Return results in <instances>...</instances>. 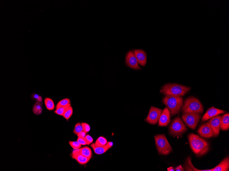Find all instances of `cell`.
I'll return each mask as SVG.
<instances>
[{
    "instance_id": "28",
    "label": "cell",
    "mask_w": 229,
    "mask_h": 171,
    "mask_svg": "<svg viewBox=\"0 0 229 171\" xmlns=\"http://www.w3.org/2000/svg\"><path fill=\"white\" fill-rule=\"evenodd\" d=\"M69 144L70 146L75 150H77V149H79L82 146V145L80 144L78 141H76V142L69 141Z\"/></svg>"
},
{
    "instance_id": "16",
    "label": "cell",
    "mask_w": 229,
    "mask_h": 171,
    "mask_svg": "<svg viewBox=\"0 0 229 171\" xmlns=\"http://www.w3.org/2000/svg\"><path fill=\"white\" fill-rule=\"evenodd\" d=\"M229 169V157H226L220 164L213 169L212 171H228Z\"/></svg>"
},
{
    "instance_id": "19",
    "label": "cell",
    "mask_w": 229,
    "mask_h": 171,
    "mask_svg": "<svg viewBox=\"0 0 229 171\" xmlns=\"http://www.w3.org/2000/svg\"><path fill=\"white\" fill-rule=\"evenodd\" d=\"M186 169L187 171H212L211 169L208 170H199L196 169L193 166L191 161L190 157H188L186 164L185 165Z\"/></svg>"
},
{
    "instance_id": "31",
    "label": "cell",
    "mask_w": 229,
    "mask_h": 171,
    "mask_svg": "<svg viewBox=\"0 0 229 171\" xmlns=\"http://www.w3.org/2000/svg\"><path fill=\"white\" fill-rule=\"evenodd\" d=\"M77 141L79 142L81 145L85 146L87 145V142L85 139V138L81 137L78 138Z\"/></svg>"
},
{
    "instance_id": "5",
    "label": "cell",
    "mask_w": 229,
    "mask_h": 171,
    "mask_svg": "<svg viewBox=\"0 0 229 171\" xmlns=\"http://www.w3.org/2000/svg\"><path fill=\"white\" fill-rule=\"evenodd\" d=\"M154 139L158 153L161 155H168L172 151V148L164 134L155 136Z\"/></svg>"
},
{
    "instance_id": "30",
    "label": "cell",
    "mask_w": 229,
    "mask_h": 171,
    "mask_svg": "<svg viewBox=\"0 0 229 171\" xmlns=\"http://www.w3.org/2000/svg\"><path fill=\"white\" fill-rule=\"evenodd\" d=\"M85 139L88 145H90L91 143H92L93 141L92 137L89 135L86 136Z\"/></svg>"
},
{
    "instance_id": "12",
    "label": "cell",
    "mask_w": 229,
    "mask_h": 171,
    "mask_svg": "<svg viewBox=\"0 0 229 171\" xmlns=\"http://www.w3.org/2000/svg\"><path fill=\"white\" fill-rule=\"evenodd\" d=\"M198 132L199 135L204 138H209L214 136L213 132L208 122L201 125Z\"/></svg>"
},
{
    "instance_id": "17",
    "label": "cell",
    "mask_w": 229,
    "mask_h": 171,
    "mask_svg": "<svg viewBox=\"0 0 229 171\" xmlns=\"http://www.w3.org/2000/svg\"><path fill=\"white\" fill-rule=\"evenodd\" d=\"M229 129V114H225L222 116L221 120L220 129L222 131H227Z\"/></svg>"
},
{
    "instance_id": "33",
    "label": "cell",
    "mask_w": 229,
    "mask_h": 171,
    "mask_svg": "<svg viewBox=\"0 0 229 171\" xmlns=\"http://www.w3.org/2000/svg\"><path fill=\"white\" fill-rule=\"evenodd\" d=\"M175 170L176 171H184L185 169L181 165H179V166L176 167Z\"/></svg>"
},
{
    "instance_id": "18",
    "label": "cell",
    "mask_w": 229,
    "mask_h": 171,
    "mask_svg": "<svg viewBox=\"0 0 229 171\" xmlns=\"http://www.w3.org/2000/svg\"><path fill=\"white\" fill-rule=\"evenodd\" d=\"M90 146L93 149L94 153L98 155L103 154L109 149L106 145L103 146H96L95 143H92Z\"/></svg>"
},
{
    "instance_id": "15",
    "label": "cell",
    "mask_w": 229,
    "mask_h": 171,
    "mask_svg": "<svg viewBox=\"0 0 229 171\" xmlns=\"http://www.w3.org/2000/svg\"><path fill=\"white\" fill-rule=\"evenodd\" d=\"M134 53L138 63L143 66H144L147 61L146 53L144 51L141 50H136L134 51Z\"/></svg>"
},
{
    "instance_id": "29",
    "label": "cell",
    "mask_w": 229,
    "mask_h": 171,
    "mask_svg": "<svg viewBox=\"0 0 229 171\" xmlns=\"http://www.w3.org/2000/svg\"><path fill=\"white\" fill-rule=\"evenodd\" d=\"M82 124L83 127V131L86 133H87L90 131L91 127L88 124L85 123H82Z\"/></svg>"
},
{
    "instance_id": "9",
    "label": "cell",
    "mask_w": 229,
    "mask_h": 171,
    "mask_svg": "<svg viewBox=\"0 0 229 171\" xmlns=\"http://www.w3.org/2000/svg\"><path fill=\"white\" fill-rule=\"evenodd\" d=\"M221 118V116L218 115L211 118L208 122L215 137H217L220 134Z\"/></svg>"
},
{
    "instance_id": "36",
    "label": "cell",
    "mask_w": 229,
    "mask_h": 171,
    "mask_svg": "<svg viewBox=\"0 0 229 171\" xmlns=\"http://www.w3.org/2000/svg\"><path fill=\"white\" fill-rule=\"evenodd\" d=\"M37 102H42V97L41 96H40L38 97V98L37 99Z\"/></svg>"
},
{
    "instance_id": "13",
    "label": "cell",
    "mask_w": 229,
    "mask_h": 171,
    "mask_svg": "<svg viewBox=\"0 0 229 171\" xmlns=\"http://www.w3.org/2000/svg\"><path fill=\"white\" fill-rule=\"evenodd\" d=\"M225 112L226 111L223 110L218 109L214 107H212L209 108L204 114L202 118V121H206L215 116L219 115L220 114L225 113Z\"/></svg>"
},
{
    "instance_id": "24",
    "label": "cell",
    "mask_w": 229,
    "mask_h": 171,
    "mask_svg": "<svg viewBox=\"0 0 229 171\" xmlns=\"http://www.w3.org/2000/svg\"><path fill=\"white\" fill-rule=\"evenodd\" d=\"M71 103V100L69 99H64L60 100L56 106V109L61 107L65 106Z\"/></svg>"
},
{
    "instance_id": "34",
    "label": "cell",
    "mask_w": 229,
    "mask_h": 171,
    "mask_svg": "<svg viewBox=\"0 0 229 171\" xmlns=\"http://www.w3.org/2000/svg\"><path fill=\"white\" fill-rule=\"evenodd\" d=\"M106 146L109 149L111 148L112 147V146H113V142H107Z\"/></svg>"
},
{
    "instance_id": "23",
    "label": "cell",
    "mask_w": 229,
    "mask_h": 171,
    "mask_svg": "<svg viewBox=\"0 0 229 171\" xmlns=\"http://www.w3.org/2000/svg\"><path fill=\"white\" fill-rule=\"evenodd\" d=\"M107 143V141L106 138L101 136L98 138L95 142V144L98 146H106Z\"/></svg>"
},
{
    "instance_id": "1",
    "label": "cell",
    "mask_w": 229,
    "mask_h": 171,
    "mask_svg": "<svg viewBox=\"0 0 229 171\" xmlns=\"http://www.w3.org/2000/svg\"><path fill=\"white\" fill-rule=\"evenodd\" d=\"M188 140L191 149L196 156H203L209 152V142L198 135L190 134L188 136Z\"/></svg>"
},
{
    "instance_id": "37",
    "label": "cell",
    "mask_w": 229,
    "mask_h": 171,
    "mask_svg": "<svg viewBox=\"0 0 229 171\" xmlns=\"http://www.w3.org/2000/svg\"><path fill=\"white\" fill-rule=\"evenodd\" d=\"M168 171H174V169L173 167H169L168 168Z\"/></svg>"
},
{
    "instance_id": "35",
    "label": "cell",
    "mask_w": 229,
    "mask_h": 171,
    "mask_svg": "<svg viewBox=\"0 0 229 171\" xmlns=\"http://www.w3.org/2000/svg\"><path fill=\"white\" fill-rule=\"evenodd\" d=\"M39 96L37 94H34L33 95V96L32 97H33L34 99L37 100V99L38 98Z\"/></svg>"
},
{
    "instance_id": "4",
    "label": "cell",
    "mask_w": 229,
    "mask_h": 171,
    "mask_svg": "<svg viewBox=\"0 0 229 171\" xmlns=\"http://www.w3.org/2000/svg\"><path fill=\"white\" fill-rule=\"evenodd\" d=\"M182 111L183 113L193 112L201 114L203 112L204 109L203 105L198 99L190 97L185 100Z\"/></svg>"
},
{
    "instance_id": "2",
    "label": "cell",
    "mask_w": 229,
    "mask_h": 171,
    "mask_svg": "<svg viewBox=\"0 0 229 171\" xmlns=\"http://www.w3.org/2000/svg\"><path fill=\"white\" fill-rule=\"evenodd\" d=\"M163 102L169 109L172 116H174L179 112L184 104V100L181 96L166 95Z\"/></svg>"
},
{
    "instance_id": "27",
    "label": "cell",
    "mask_w": 229,
    "mask_h": 171,
    "mask_svg": "<svg viewBox=\"0 0 229 171\" xmlns=\"http://www.w3.org/2000/svg\"><path fill=\"white\" fill-rule=\"evenodd\" d=\"M83 131V127L82 123H78L75 124L73 131L74 134L77 135L79 133Z\"/></svg>"
},
{
    "instance_id": "14",
    "label": "cell",
    "mask_w": 229,
    "mask_h": 171,
    "mask_svg": "<svg viewBox=\"0 0 229 171\" xmlns=\"http://www.w3.org/2000/svg\"><path fill=\"white\" fill-rule=\"evenodd\" d=\"M72 157L81 165H85L87 164L89 161L90 159L88 158L80 153L78 149L73 151Z\"/></svg>"
},
{
    "instance_id": "26",
    "label": "cell",
    "mask_w": 229,
    "mask_h": 171,
    "mask_svg": "<svg viewBox=\"0 0 229 171\" xmlns=\"http://www.w3.org/2000/svg\"><path fill=\"white\" fill-rule=\"evenodd\" d=\"M71 106V103L68 105L62 107H60L57 109H56V110L54 111V112L57 114V115L63 116L64 113L65 112V111L70 106Z\"/></svg>"
},
{
    "instance_id": "22",
    "label": "cell",
    "mask_w": 229,
    "mask_h": 171,
    "mask_svg": "<svg viewBox=\"0 0 229 171\" xmlns=\"http://www.w3.org/2000/svg\"><path fill=\"white\" fill-rule=\"evenodd\" d=\"M44 103L46 107L48 110L51 111L54 109L55 104L52 99L49 98H46L45 99Z\"/></svg>"
},
{
    "instance_id": "6",
    "label": "cell",
    "mask_w": 229,
    "mask_h": 171,
    "mask_svg": "<svg viewBox=\"0 0 229 171\" xmlns=\"http://www.w3.org/2000/svg\"><path fill=\"white\" fill-rule=\"evenodd\" d=\"M187 129L179 117L172 121L169 127V133L174 136H180L187 131Z\"/></svg>"
},
{
    "instance_id": "10",
    "label": "cell",
    "mask_w": 229,
    "mask_h": 171,
    "mask_svg": "<svg viewBox=\"0 0 229 171\" xmlns=\"http://www.w3.org/2000/svg\"><path fill=\"white\" fill-rule=\"evenodd\" d=\"M126 61L127 65L131 68L136 70L141 69L138 65V61L133 51L129 52L126 55Z\"/></svg>"
},
{
    "instance_id": "7",
    "label": "cell",
    "mask_w": 229,
    "mask_h": 171,
    "mask_svg": "<svg viewBox=\"0 0 229 171\" xmlns=\"http://www.w3.org/2000/svg\"><path fill=\"white\" fill-rule=\"evenodd\" d=\"M200 113L193 112L183 113L182 118L186 125L191 129L195 130L201 118Z\"/></svg>"
},
{
    "instance_id": "3",
    "label": "cell",
    "mask_w": 229,
    "mask_h": 171,
    "mask_svg": "<svg viewBox=\"0 0 229 171\" xmlns=\"http://www.w3.org/2000/svg\"><path fill=\"white\" fill-rule=\"evenodd\" d=\"M191 89L189 87L175 84H167L161 89V92L165 95L183 96Z\"/></svg>"
},
{
    "instance_id": "32",
    "label": "cell",
    "mask_w": 229,
    "mask_h": 171,
    "mask_svg": "<svg viewBox=\"0 0 229 171\" xmlns=\"http://www.w3.org/2000/svg\"><path fill=\"white\" fill-rule=\"evenodd\" d=\"M86 133H87L83 131L77 135L78 137L82 138H85L86 136Z\"/></svg>"
},
{
    "instance_id": "8",
    "label": "cell",
    "mask_w": 229,
    "mask_h": 171,
    "mask_svg": "<svg viewBox=\"0 0 229 171\" xmlns=\"http://www.w3.org/2000/svg\"><path fill=\"white\" fill-rule=\"evenodd\" d=\"M162 111V109L154 107H151L149 113L146 119L147 122L151 124H157L159 120Z\"/></svg>"
},
{
    "instance_id": "11",
    "label": "cell",
    "mask_w": 229,
    "mask_h": 171,
    "mask_svg": "<svg viewBox=\"0 0 229 171\" xmlns=\"http://www.w3.org/2000/svg\"><path fill=\"white\" fill-rule=\"evenodd\" d=\"M171 112L168 107H166L161 112L158 126H167L171 121Z\"/></svg>"
},
{
    "instance_id": "21",
    "label": "cell",
    "mask_w": 229,
    "mask_h": 171,
    "mask_svg": "<svg viewBox=\"0 0 229 171\" xmlns=\"http://www.w3.org/2000/svg\"><path fill=\"white\" fill-rule=\"evenodd\" d=\"M43 110L41 102H37L34 104L33 108V111L36 115H40L42 113Z\"/></svg>"
},
{
    "instance_id": "20",
    "label": "cell",
    "mask_w": 229,
    "mask_h": 171,
    "mask_svg": "<svg viewBox=\"0 0 229 171\" xmlns=\"http://www.w3.org/2000/svg\"><path fill=\"white\" fill-rule=\"evenodd\" d=\"M80 153L88 158L91 159L92 157V152L90 148L86 146L80 149H78Z\"/></svg>"
},
{
    "instance_id": "25",
    "label": "cell",
    "mask_w": 229,
    "mask_h": 171,
    "mask_svg": "<svg viewBox=\"0 0 229 171\" xmlns=\"http://www.w3.org/2000/svg\"><path fill=\"white\" fill-rule=\"evenodd\" d=\"M73 112V110L72 107L71 106L67 109L63 116L66 120H68L72 115Z\"/></svg>"
}]
</instances>
